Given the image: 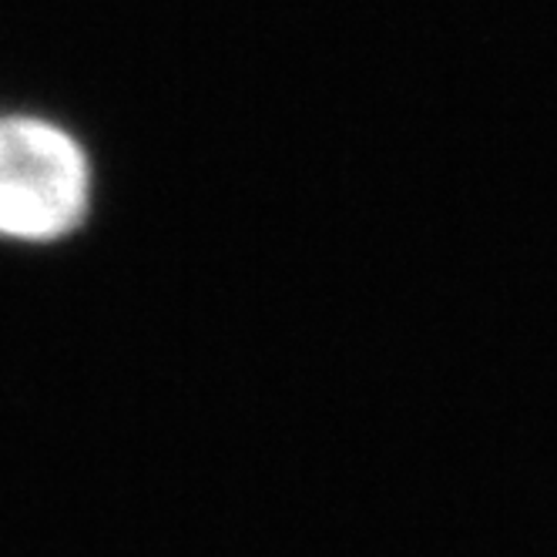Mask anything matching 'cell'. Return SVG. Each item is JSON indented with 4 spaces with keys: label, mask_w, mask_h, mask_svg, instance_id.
I'll return each mask as SVG.
<instances>
[{
    "label": "cell",
    "mask_w": 557,
    "mask_h": 557,
    "mask_svg": "<svg viewBox=\"0 0 557 557\" xmlns=\"http://www.w3.org/2000/svg\"><path fill=\"white\" fill-rule=\"evenodd\" d=\"M95 198L85 145L41 114H0V243L48 246L82 228Z\"/></svg>",
    "instance_id": "obj_1"
}]
</instances>
